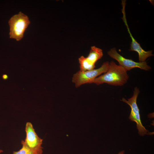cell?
<instances>
[{
  "label": "cell",
  "mask_w": 154,
  "mask_h": 154,
  "mask_svg": "<svg viewBox=\"0 0 154 154\" xmlns=\"http://www.w3.org/2000/svg\"><path fill=\"white\" fill-rule=\"evenodd\" d=\"M129 78L127 71L123 67L111 61L109 63L107 71L104 74L96 78L92 83L97 85L106 83L121 86L127 82Z\"/></svg>",
  "instance_id": "1"
},
{
  "label": "cell",
  "mask_w": 154,
  "mask_h": 154,
  "mask_svg": "<svg viewBox=\"0 0 154 154\" xmlns=\"http://www.w3.org/2000/svg\"><path fill=\"white\" fill-rule=\"evenodd\" d=\"M30 23L28 16L21 12L13 15L8 21L10 38L17 41L21 40Z\"/></svg>",
  "instance_id": "2"
},
{
  "label": "cell",
  "mask_w": 154,
  "mask_h": 154,
  "mask_svg": "<svg viewBox=\"0 0 154 154\" xmlns=\"http://www.w3.org/2000/svg\"><path fill=\"white\" fill-rule=\"evenodd\" d=\"M109 62H104L98 68L90 70L82 71L79 70L74 74L72 78V82L78 88L84 84L92 83L94 80L98 76L108 70Z\"/></svg>",
  "instance_id": "3"
},
{
  "label": "cell",
  "mask_w": 154,
  "mask_h": 154,
  "mask_svg": "<svg viewBox=\"0 0 154 154\" xmlns=\"http://www.w3.org/2000/svg\"><path fill=\"white\" fill-rule=\"evenodd\" d=\"M139 92V88L136 87L134 88L133 94L131 98L127 100L123 98L121 100L127 103L130 106L131 111L129 118L136 123L137 128L138 130L139 134L143 136L146 134L149 135V133H151L143 125L140 119L139 110L137 103V97Z\"/></svg>",
  "instance_id": "4"
},
{
  "label": "cell",
  "mask_w": 154,
  "mask_h": 154,
  "mask_svg": "<svg viewBox=\"0 0 154 154\" xmlns=\"http://www.w3.org/2000/svg\"><path fill=\"white\" fill-rule=\"evenodd\" d=\"M107 54L111 58L117 60L119 65L123 67L127 71L136 68L146 71L149 70L151 69L146 61L135 62L131 59L124 58L117 52L115 48L111 49L108 52Z\"/></svg>",
  "instance_id": "5"
},
{
  "label": "cell",
  "mask_w": 154,
  "mask_h": 154,
  "mask_svg": "<svg viewBox=\"0 0 154 154\" xmlns=\"http://www.w3.org/2000/svg\"><path fill=\"white\" fill-rule=\"evenodd\" d=\"M103 56L102 50L95 46H92L88 56H81L78 58L80 70L82 71L90 70L94 69L95 64Z\"/></svg>",
  "instance_id": "6"
},
{
  "label": "cell",
  "mask_w": 154,
  "mask_h": 154,
  "mask_svg": "<svg viewBox=\"0 0 154 154\" xmlns=\"http://www.w3.org/2000/svg\"><path fill=\"white\" fill-rule=\"evenodd\" d=\"M121 4L122 6V8L121 9V11L123 14V17L122 19H123L125 25L126 26L127 31L128 32L131 39V42L130 44V49L129 50L132 51H135L138 53L139 55V62H142L145 61L146 59L154 55L152 54V51H145L142 48L140 44L136 41L133 37L130 31L126 19L125 11V7L126 4L125 1L122 0V1Z\"/></svg>",
  "instance_id": "7"
},
{
  "label": "cell",
  "mask_w": 154,
  "mask_h": 154,
  "mask_svg": "<svg viewBox=\"0 0 154 154\" xmlns=\"http://www.w3.org/2000/svg\"><path fill=\"white\" fill-rule=\"evenodd\" d=\"M25 131L26 137L23 140L25 144L30 149L43 152L42 146L43 139L38 136L31 123H26Z\"/></svg>",
  "instance_id": "8"
},
{
  "label": "cell",
  "mask_w": 154,
  "mask_h": 154,
  "mask_svg": "<svg viewBox=\"0 0 154 154\" xmlns=\"http://www.w3.org/2000/svg\"><path fill=\"white\" fill-rule=\"evenodd\" d=\"M22 147L18 151H14L13 154H42V151L33 150L28 147L24 143L23 140L21 141Z\"/></svg>",
  "instance_id": "9"
},
{
  "label": "cell",
  "mask_w": 154,
  "mask_h": 154,
  "mask_svg": "<svg viewBox=\"0 0 154 154\" xmlns=\"http://www.w3.org/2000/svg\"><path fill=\"white\" fill-rule=\"evenodd\" d=\"M125 151L124 150L119 152L118 154H124Z\"/></svg>",
  "instance_id": "10"
},
{
  "label": "cell",
  "mask_w": 154,
  "mask_h": 154,
  "mask_svg": "<svg viewBox=\"0 0 154 154\" xmlns=\"http://www.w3.org/2000/svg\"><path fill=\"white\" fill-rule=\"evenodd\" d=\"M3 152V151L2 150H0V154L1 153H2V152Z\"/></svg>",
  "instance_id": "11"
}]
</instances>
